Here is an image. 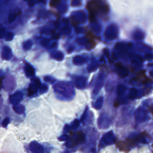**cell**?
<instances>
[{"instance_id":"1","label":"cell","mask_w":153,"mask_h":153,"mask_svg":"<svg viewBox=\"0 0 153 153\" xmlns=\"http://www.w3.org/2000/svg\"><path fill=\"white\" fill-rule=\"evenodd\" d=\"M102 8L103 5L101 3L100 1H94L89 2L87 6V8L89 12V14L90 16H92V18H94Z\"/></svg>"},{"instance_id":"2","label":"cell","mask_w":153,"mask_h":153,"mask_svg":"<svg viewBox=\"0 0 153 153\" xmlns=\"http://www.w3.org/2000/svg\"><path fill=\"white\" fill-rule=\"evenodd\" d=\"M41 86V82L39 79L34 77L32 79L31 83L29 85L28 96H32L36 94Z\"/></svg>"},{"instance_id":"3","label":"cell","mask_w":153,"mask_h":153,"mask_svg":"<svg viewBox=\"0 0 153 153\" xmlns=\"http://www.w3.org/2000/svg\"><path fill=\"white\" fill-rule=\"evenodd\" d=\"M111 119L107 114L102 113L101 114L98 119V125L99 128L105 129L109 127L111 124Z\"/></svg>"},{"instance_id":"4","label":"cell","mask_w":153,"mask_h":153,"mask_svg":"<svg viewBox=\"0 0 153 153\" xmlns=\"http://www.w3.org/2000/svg\"><path fill=\"white\" fill-rule=\"evenodd\" d=\"M147 112L143 107H139L136 109L134 113L135 119L139 123L144 122L146 120Z\"/></svg>"},{"instance_id":"5","label":"cell","mask_w":153,"mask_h":153,"mask_svg":"<svg viewBox=\"0 0 153 153\" xmlns=\"http://www.w3.org/2000/svg\"><path fill=\"white\" fill-rule=\"evenodd\" d=\"M102 141L105 145H112L116 142V137L112 131H109L103 136Z\"/></svg>"},{"instance_id":"6","label":"cell","mask_w":153,"mask_h":153,"mask_svg":"<svg viewBox=\"0 0 153 153\" xmlns=\"http://www.w3.org/2000/svg\"><path fill=\"white\" fill-rule=\"evenodd\" d=\"M24 98V96L22 92L17 91L10 96L9 101L11 104H19Z\"/></svg>"},{"instance_id":"7","label":"cell","mask_w":153,"mask_h":153,"mask_svg":"<svg viewBox=\"0 0 153 153\" xmlns=\"http://www.w3.org/2000/svg\"><path fill=\"white\" fill-rule=\"evenodd\" d=\"M29 149L32 153H44V148L37 141H32L29 144Z\"/></svg>"},{"instance_id":"8","label":"cell","mask_w":153,"mask_h":153,"mask_svg":"<svg viewBox=\"0 0 153 153\" xmlns=\"http://www.w3.org/2000/svg\"><path fill=\"white\" fill-rule=\"evenodd\" d=\"M12 56L13 54L11 49L8 46H3L2 51V59L9 61L12 58Z\"/></svg>"},{"instance_id":"9","label":"cell","mask_w":153,"mask_h":153,"mask_svg":"<svg viewBox=\"0 0 153 153\" xmlns=\"http://www.w3.org/2000/svg\"><path fill=\"white\" fill-rule=\"evenodd\" d=\"M24 70L25 72L26 75L28 78L34 76L35 75V69L33 67L29 64L26 65Z\"/></svg>"},{"instance_id":"10","label":"cell","mask_w":153,"mask_h":153,"mask_svg":"<svg viewBox=\"0 0 153 153\" xmlns=\"http://www.w3.org/2000/svg\"><path fill=\"white\" fill-rule=\"evenodd\" d=\"M13 109L16 114L19 115L24 114L25 111V107L20 104L14 105L13 106Z\"/></svg>"},{"instance_id":"11","label":"cell","mask_w":153,"mask_h":153,"mask_svg":"<svg viewBox=\"0 0 153 153\" xmlns=\"http://www.w3.org/2000/svg\"><path fill=\"white\" fill-rule=\"evenodd\" d=\"M33 45V43L31 40H27L23 43L22 44V48L24 50L27 51L31 49Z\"/></svg>"},{"instance_id":"12","label":"cell","mask_w":153,"mask_h":153,"mask_svg":"<svg viewBox=\"0 0 153 153\" xmlns=\"http://www.w3.org/2000/svg\"><path fill=\"white\" fill-rule=\"evenodd\" d=\"M137 92L135 89H132L129 91V97L132 100H133L136 97Z\"/></svg>"},{"instance_id":"13","label":"cell","mask_w":153,"mask_h":153,"mask_svg":"<svg viewBox=\"0 0 153 153\" xmlns=\"http://www.w3.org/2000/svg\"><path fill=\"white\" fill-rule=\"evenodd\" d=\"M5 41H12V40L14 38V34L12 32H9L6 34L5 36Z\"/></svg>"},{"instance_id":"14","label":"cell","mask_w":153,"mask_h":153,"mask_svg":"<svg viewBox=\"0 0 153 153\" xmlns=\"http://www.w3.org/2000/svg\"><path fill=\"white\" fill-rule=\"evenodd\" d=\"M102 98H100L98 101H97V102L95 104V108L96 109H97V110H99L101 108V107H102Z\"/></svg>"},{"instance_id":"15","label":"cell","mask_w":153,"mask_h":153,"mask_svg":"<svg viewBox=\"0 0 153 153\" xmlns=\"http://www.w3.org/2000/svg\"><path fill=\"white\" fill-rule=\"evenodd\" d=\"M80 125V122L78 119H75L73 121L72 124V127L73 129H76L78 128Z\"/></svg>"},{"instance_id":"16","label":"cell","mask_w":153,"mask_h":153,"mask_svg":"<svg viewBox=\"0 0 153 153\" xmlns=\"http://www.w3.org/2000/svg\"><path fill=\"white\" fill-rule=\"evenodd\" d=\"M16 18V14H11L8 16V21L9 23H12L14 21Z\"/></svg>"},{"instance_id":"17","label":"cell","mask_w":153,"mask_h":153,"mask_svg":"<svg viewBox=\"0 0 153 153\" xmlns=\"http://www.w3.org/2000/svg\"><path fill=\"white\" fill-rule=\"evenodd\" d=\"M9 123H10L9 118L8 117L5 118L2 122V126H3L4 128H6V127H7Z\"/></svg>"},{"instance_id":"18","label":"cell","mask_w":153,"mask_h":153,"mask_svg":"<svg viewBox=\"0 0 153 153\" xmlns=\"http://www.w3.org/2000/svg\"><path fill=\"white\" fill-rule=\"evenodd\" d=\"M48 90V87L45 85H41V87L40 88V93L41 94H44V93L47 91Z\"/></svg>"},{"instance_id":"19","label":"cell","mask_w":153,"mask_h":153,"mask_svg":"<svg viewBox=\"0 0 153 153\" xmlns=\"http://www.w3.org/2000/svg\"><path fill=\"white\" fill-rule=\"evenodd\" d=\"M68 139H69V136L68 135L66 134L63 135L58 138V140L61 141H66Z\"/></svg>"},{"instance_id":"20","label":"cell","mask_w":153,"mask_h":153,"mask_svg":"<svg viewBox=\"0 0 153 153\" xmlns=\"http://www.w3.org/2000/svg\"><path fill=\"white\" fill-rule=\"evenodd\" d=\"M6 31L3 28H0V39H2L6 36Z\"/></svg>"},{"instance_id":"21","label":"cell","mask_w":153,"mask_h":153,"mask_svg":"<svg viewBox=\"0 0 153 153\" xmlns=\"http://www.w3.org/2000/svg\"><path fill=\"white\" fill-rule=\"evenodd\" d=\"M49 43V41H48V40L45 39V38L41 40L40 41V44L43 47H46L48 45Z\"/></svg>"},{"instance_id":"22","label":"cell","mask_w":153,"mask_h":153,"mask_svg":"<svg viewBox=\"0 0 153 153\" xmlns=\"http://www.w3.org/2000/svg\"><path fill=\"white\" fill-rule=\"evenodd\" d=\"M88 109H85V111H84L83 114L81 118V121L83 122V121H85V119L87 118V116H88Z\"/></svg>"},{"instance_id":"23","label":"cell","mask_w":153,"mask_h":153,"mask_svg":"<svg viewBox=\"0 0 153 153\" xmlns=\"http://www.w3.org/2000/svg\"><path fill=\"white\" fill-rule=\"evenodd\" d=\"M124 91H125L124 88L121 87L120 89H118V94L120 95H121L123 94Z\"/></svg>"},{"instance_id":"24","label":"cell","mask_w":153,"mask_h":153,"mask_svg":"<svg viewBox=\"0 0 153 153\" xmlns=\"http://www.w3.org/2000/svg\"><path fill=\"white\" fill-rule=\"evenodd\" d=\"M35 2L33 1H29L28 2V5L29 6V7H33L35 5Z\"/></svg>"},{"instance_id":"25","label":"cell","mask_w":153,"mask_h":153,"mask_svg":"<svg viewBox=\"0 0 153 153\" xmlns=\"http://www.w3.org/2000/svg\"><path fill=\"white\" fill-rule=\"evenodd\" d=\"M70 130V126L67 124H66L64 127V131L65 132H67Z\"/></svg>"},{"instance_id":"26","label":"cell","mask_w":153,"mask_h":153,"mask_svg":"<svg viewBox=\"0 0 153 153\" xmlns=\"http://www.w3.org/2000/svg\"><path fill=\"white\" fill-rule=\"evenodd\" d=\"M2 80H0V89H1V86H2Z\"/></svg>"},{"instance_id":"27","label":"cell","mask_w":153,"mask_h":153,"mask_svg":"<svg viewBox=\"0 0 153 153\" xmlns=\"http://www.w3.org/2000/svg\"><path fill=\"white\" fill-rule=\"evenodd\" d=\"M1 118H0V124H1Z\"/></svg>"}]
</instances>
